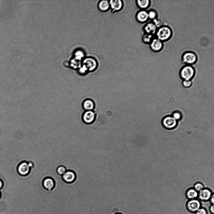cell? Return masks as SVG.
I'll return each mask as SVG.
<instances>
[{"label":"cell","mask_w":214,"mask_h":214,"mask_svg":"<svg viewBox=\"0 0 214 214\" xmlns=\"http://www.w3.org/2000/svg\"><path fill=\"white\" fill-rule=\"evenodd\" d=\"M82 106L85 111H92L95 108V104L90 99H87L83 102Z\"/></svg>","instance_id":"cell-16"},{"label":"cell","mask_w":214,"mask_h":214,"mask_svg":"<svg viewBox=\"0 0 214 214\" xmlns=\"http://www.w3.org/2000/svg\"><path fill=\"white\" fill-rule=\"evenodd\" d=\"M198 195V192L193 188L189 189L186 193V196L190 200L196 199Z\"/></svg>","instance_id":"cell-19"},{"label":"cell","mask_w":214,"mask_h":214,"mask_svg":"<svg viewBox=\"0 0 214 214\" xmlns=\"http://www.w3.org/2000/svg\"><path fill=\"white\" fill-rule=\"evenodd\" d=\"M214 194H213L212 195V196L211 197L210 199V203H211L212 205H213L214 203Z\"/></svg>","instance_id":"cell-28"},{"label":"cell","mask_w":214,"mask_h":214,"mask_svg":"<svg viewBox=\"0 0 214 214\" xmlns=\"http://www.w3.org/2000/svg\"><path fill=\"white\" fill-rule=\"evenodd\" d=\"M155 38L154 35L147 33H144L142 37V40L146 44L149 45Z\"/></svg>","instance_id":"cell-20"},{"label":"cell","mask_w":214,"mask_h":214,"mask_svg":"<svg viewBox=\"0 0 214 214\" xmlns=\"http://www.w3.org/2000/svg\"><path fill=\"white\" fill-rule=\"evenodd\" d=\"M31 168L29 165L28 162H23L21 163L18 167V173L22 176H26L29 174Z\"/></svg>","instance_id":"cell-8"},{"label":"cell","mask_w":214,"mask_h":214,"mask_svg":"<svg viewBox=\"0 0 214 214\" xmlns=\"http://www.w3.org/2000/svg\"><path fill=\"white\" fill-rule=\"evenodd\" d=\"M157 28L156 25L151 21L145 25L143 27V30L145 33L151 34L154 36Z\"/></svg>","instance_id":"cell-14"},{"label":"cell","mask_w":214,"mask_h":214,"mask_svg":"<svg viewBox=\"0 0 214 214\" xmlns=\"http://www.w3.org/2000/svg\"><path fill=\"white\" fill-rule=\"evenodd\" d=\"M84 65L85 66L88 72H92L96 69L98 63L96 60L92 57L86 58L83 62Z\"/></svg>","instance_id":"cell-5"},{"label":"cell","mask_w":214,"mask_h":214,"mask_svg":"<svg viewBox=\"0 0 214 214\" xmlns=\"http://www.w3.org/2000/svg\"><path fill=\"white\" fill-rule=\"evenodd\" d=\"M192 84L191 80H184L182 82V85L184 87L188 88L190 87Z\"/></svg>","instance_id":"cell-25"},{"label":"cell","mask_w":214,"mask_h":214,"mask_svg":"<svg viewBox=\"0 0 214 214\" xmlns=\"http://www.w3.org/2000/svg\"><path fill=\"white\" fill-rule=\"evenodd\" d=\"M136 4L141 10H146L150 7L151 1L150 0H138L136 1Z\"/></svg>","instance_id":"cell-17"},{"label":"cell","mask_w":214,"mask_h":214,"mask_svg":"<svg viewBox=\"0 0 214 214\" xmlns=\"http://www.w3.org/2000/svg\"><path fill=\"white\" fill-rule=\"evenodd\" d=\"M136 18L139 23L147 22L149 20L148 11L145 10L139 11L136 14Z\"/></svg>","instance_id":"cell-15"},{"label":"cell","mask_w":214,"mask_h":214,"mask_svg":"<svg viewBox=\"0 0 214 214\" xmlns=\"http://www.w3.org/2000/svg\"><path fill=\"white\" fill-rule=\"evenodd\" d=\"M177 121L172 116H168L162 119V123L164 127L168 129L175 128L177 125Z\"/></svg>","instance_id":"cell-4"},{"label":"cell","mask_w":214,"mask_h":214,"mask_svg":"<svg viewBox=\"0 0 214 214\" xmlns=\"http://www.w3.org/2000/svg\"><path fill=\"white\" fill-rule=\"evenodd\" d=\"M195 70L194 67L188 65L182 67L180 71V77L184 80H191L194 77Z\"/></svg>","instance_id":"cell-2"},{"label":"cell","mask_w":214,"mask_h":214,"mask_svg":"<svg viewBox=\"0 0 214 214\" xmlns=\"http://www.w3.org/2000/svg\"><path fill=\"white\" fill-rule=\"evenodd\" d=\"M172 34L171 28L167 25H162L158 28L154 36L164 43L171 39Z\"/></svg>","instance_id":"cell-1"},{"label":"cell","mask_w":214,"mask_h":214,"mask_svg":"<svg viewBox=\"0 0 214 214\" xmlns=\"http://www.w3.org/2000/svg\"><path fill=\"white\" fill-rule=\"evenodd\" d=\"M182 114L179 112H175L173 113L172 116L177 121L181 119Z\"/></svg>","instance_id":"cell-24"},{"label":"cell","mask_w":214,"mask_h":214,"mask_svg":"<svg viewBox=\"0 0 214 214\" xmlns=\"http://www.w3.org/2000/svg\"><path fill=\"white\" fill-rule=\"evenodd\" d=\"M204 188V186L202 183L198 182L195 184L194 186V189L197 192H200Z\"/></svg>","instance_id":"cell-23"},{"label":"cell","mask_w":214,"mask_h":214,"mask_svg":"<svg viewBox=\"0 0 214 214\" xmlns=\"http://www.w3.org/2000/svg\"><path fill=\"white\" fill-rule=\"evenodd\" d=\"M211 191L208 188H204L199 192L198 197L200 200L203 201H207L210 200L212 195Z\"/></svg>","instance_id":"cell-12"},{"label":"cell","mask_w":214,"mask_h":214,"mask_svg":"<svg viewBox=\"0 0 214 214\" xmlns=\"http://www.w3.org/2000/svg\"><path fill=\"white\" fill-rule=\"evenodd\" d=\"M3 186V183L2 181L0 180V189H1Z\"/></svg>","instance_id":"cell-29"},{"label":"cell","mask_w":214,"mask_h":214,"mask_svg":"<svg viewBox=\"0 0 214 214\" xmlns=\"http://www.w3.org/2000/svg\"><path fill=\"white\" fill-rule=\"evenodd\" d=\"M98 7L100 11H106L110 8L109 1L106 0L100 1L98 3Z\"/></svg>","instance_id":"cell-18"},{"label":"cell","mask_w":214,"mask_h":214,"mask_svg":"<svg viewBox=\"0 0 214 214\" xmlns=\"http://www.w3.org/2000/svg\"><path fill=\"white\" fill-rule=\"evenodd\" d=\"M214 206L213 205H212L210 207V208H209L210 212H211V213L212 214H213L214 213Z\"/></svg>","instance_id":"cell-27"},{"label":"cell","mask_w":214,"mask_h":214,"mask_svg":"<svg viewBox=\"0 0 214 214\" xmlns=\"http://www.w3.org/2000/svg\"><path fill=\"white\" fill-rule=\"evenodd\" d=\"M109 1L110 8L114 13L120 11L123 8V3L121 0H111Z\"/></svg>","instance_id":"cell-11"},{"label":"cell","mask_w":214,"mask_h":214,"mask_svg":"<svg viewBox=\"0 0 214 214\" xmlns=\"http://www.w3.org/2000/svg\"><path fill=\"white\" fill-rule=\"evenodd\" d=\"M65 167L63 165L59 166L56 169V172L59 175L62 176L67 172Z\"/></svg>","instance_id":"cell-22"},{"label":"cell","mask_w":214,"mask_h":214,"mask_svg":"<svg viewBox=\"0 0 214 214\" xmlns=\"http://www.w3.org/2000/svg\"><path fill=\"white\" fill-rule=\"evenodd\" d=\"M201 203L196 199L190 200L186 204V207L189 212L195 213L201 207Z\"/></svg>","instance_id":"cell-7"},{"label":"cell","mask_w":214,"mask_h":214,"mask_svg":"<svg viewBox=\"0 0 214 214\" xmlns=\"http://www.w3.org/2000/svg\"><path fill=\"white\" fill-rule=\"evenodd\" d=\"M197 54L191 51H186L182 55V61L185 65L192 66L197 63Z\"/></svg>","instance_id":"cell-3"},{"label":"cell","mask_w":214,"mask_h":214,"mask_svg":"<svg viewBox=\"0 0 214 214\" xmlns=\"http://www.w3.org/2000/svg\"><path fill=\"white\" fill-rule=\"evenodd\" d=\"M195 214H207V212L203 208H200L195 213Z\"/></svg>","instance_id":"cell-26"},{"label":"cell","mask_w":214,"mask_h":214,"mask_svg":"<svg viewBox=\"0 0 214 214\" xmlns=\"http://www.w3.org/2000/svg\"><path fill=\"white\" fill-rule=\"evenodd\" d=\"M149 45L151 50L156 53L162 51L164 47L163 42L155 37Z\"/></svg>","instance_id":"cell-6"},{"label":"cell","mask_w":214,"mask_h":214,"mask_svg":"<svg viewBox=\"0 0 214 214\" xmlns=\"http://www.w3.org/2000/svg\"><path fill=\"white\" fill-rule=\"evenodd\" d=\"M43 187L45 190L50 191L55 187V182L54 180L50 177H46L44 179L42 182Z\"/></svg>","instance_id":"cell-13"},{"label":"cell","mask_w":214,"mask_h":214,"mask_svg":"<svg viewBox=\"0 0 214 214\" xmlns=\"http://www.w3.org/2000/svg\"><path fill=\"white\" fill-rule=\"evenodd\" d=\"M149 20L152 21L156 19L157 18V14L156 11L151 10L148 11Z\"/></svg>","instance_id":"cell-21"},{"label":"cell","mask_w":214,"mask_h":214,"mask_svg":"<svg viewBox=\"0 0 214 214\" xmlns=\"http://www.w3.org/2000/svg\"><path fill=\"white\" fill-rule=\"evenodd\" d=\"M62 178L67 184H71L76 180V173L73 170H67L66 173L62 176Z\"/></svg>","instance_id":"cell-10"},{"label":"cell","mask_w":214,"mask_h":214,"mask_svg":"<svg viewBox=\"0 0 214 214\" xmlns=\"http://www.w3.org/2000/svg\"><path fill=\"white\" fill-rule=\"evenodd\" d=\"M96 115L92 111H86L82 116V119L84 123L87 124H90L94 122Z\"/></svg>","instance_id":"cell-9"}]
</instances>
